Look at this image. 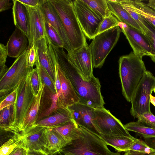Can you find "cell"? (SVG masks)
<instances>
[{
  "label": "cell",
  "instance_id": "cell-1",
  "mask_svg": "<svg viewBox=\"0 0 155 155\" xmlns=\"http://www.w3.org/2000/svg\"><path fill=\"white\" fill-rule=\"evenodd\" d=\"M48 44L51 56L70 81L80 99L79 103L94 109L104 107L105 103L98 78L83 74L70 61L63 48L56 46L50 40Z\"/></svg>",
  "mask_w": 155,
  "mask_h": 155
},
{
  "label": "cell",
  "instance_id": "cell-2",
  "mask_svg": "<svg viewBox=\"0 0 155 155\" xmlns=\"http://www.w3.org/2000/svg\"><path fill=\"white\" fill-rule=\"evenodd\" d=\"M146 71L142 59L133 51L120 57L119 73L122 93L128 102H131L134 91Z\"/></svg>",
  "mask_w": 155,
  "mask_h": 155
},
{
  "label": "cell",
  "instance_id": "cell-3",
  "mask_svg": "<svg viewBox=\"0 0 155 155\" xmlns=\"http://www.w3.org/2000/svg\"><path fill=\"white\" fill-rule=\"evenodd\" d=\"M57 12L68 39L72 50L87 45L86 36L78 21L70 0H49Z\"/></svg>",
  "mask_w": 155,
  "mask_h": 155
},
{
  "label": "cell",
  "instance_id": "cell-4",
  "mask_svg": "<svg viewBox=\"0 0 155 155\" xmlns=\"http://www.w3.org/2000/svg\"><path fill=\"white\" fill-rule=\"evenodd\" d=\"M79 127L82 131L79 138L70 141L60 152L72 155H110L112 152L99 135Z\"/></svg>",
  "mask_w": 155,
  "mask_h": 155
},
{
  "label": "cell",
  "instance_id": "cell-5",
  "mask_svg": "<svg viewBox=\"0 0 155 155\" xmlns=\"http://www.w3.org/2000/svg\"><path fill=\"white\" fill-rule=\"evenodd\" d=\"M121 31L117 26L95 36L88 46L92 57L94 68H100L112 50L117 44Z\"/></svg>",
  "mask_w": 155,
  "mask_h": 155
},
{
  "label": "cell",
  "instance_id": "cell-6",
  "mask_svg": "<svg viewBox=\"0 0 155 155\" xmlns=\"http://www.w3.org/2000/svg\"><path fill=\"white\" fill-rule=\"evenodd\" d=\"M26 49L17 58L0 80V101L15 89L33 68L28 66Z\"/></svg>",
  "mask_w": 155,
  "mask_h": 155
},
{
  "label": "cell",
  "instance_id": "cell-7",
  "mask_svg": "<svg viewBox=\"0 0 155 155\" xmlns=\"http://www.w3.org/2000/svg\"><path fill=\"white\" fill-rule=\"evenodd\" d=\"M155 87V77L147 70L137 87L131 101L130 112L138 119L143 114L151 112L150 96Z\"/></svg>",
  "mask_w": 155,
  "mask_h": 155
},
{
  "label": "cell",
  "instance_id": "cell-8",
  "mask_svg": "<svg viewBox=\"0 0 155 155\" xmlns=\"http://www.w3.org/2000/svg\"><path fill=\"white\" fill-rule=\"evenodd\" d=\"M92 118L93 123L99 134L132 137L121 121L104 107L94 109Z\"/></svg>",
  "mask_w": 155,
  "mask_h": 155
},
{
  "label": "cell",
  "instance_id": "cell-9",
  "mask_svg": "<svg viewBox=\"0 0 155 155\" xmlns=\"http://www.w3.org/2000/svg\"><path fill=\"white\" fill-rule=\"evenodd\" d=\"M30 71L16 88L17 98L14 105V126L18 132H19V128L32 105L35 96L33 94L31 84Z\"/></svg>",
  "mask_w": 155,
  "mask_h": 155
},
{
  "label": "cell",
  "instance_id": "cell-10",
  "mask_svg": "<svg viewBox=\"0 0 155 155\" xmlns=\"http://www.w3.org/2000/svg\"><path fill=\"white\" fill-rule=\"evenodd\" d=\"M72 1L78 21L83 32L89 39H93L96 35L103 18L82 0Z\"/></svg>",
  "mask_w": 155,
  "mask_h": 155
},
{
  "label": "cell",
  "instance_id": "cell-11",
  "mask_svg": "<svg viewBox=\"0 0 155 155\" xmlns=\"http://www.w3.org/2000/svg\"><path fill=\"white\" fill-rule=\"evenodd\" d=\"M119 26L135 54L142 59L144 56L151 57V45L145 35L141 32L123 23L120 22Z\"/></svg>",
  "mask_w": 155,
  "mask_h": 155
},
{
  "label": "cell",
  "instance_id": "cell-12",
  "mask_svg": "<svg viewBox=\"0 0 155 155\" xmlns=\"http://www.w3.org/2000/svg\"><path fill=\"white\" fill-rule=\"evenodd\" d=\"M25 5L28 10L30 18V34L28 48L29 50L33 43L45 37V18L40 6L31 7Z\"/></svg>",
  "mask_w": 155,
  "mask_h": 155
},
{
  "label": "cell",
  "instance_id": "cell-13",
  "mask_svg": "<svg viewBox=\"0 0 155 155\" xmlns=\"http://www.w3.org/2000/svg\"><path fill=\"white\" fill-rule=\"evenodd\" d=\"M47 128L34 125L22 131V139L20 147L26 150L45 151V131Z\"/></svg>",
  "mask_w": 155,
  "mask_h": 155
},
{
  "label": "cell",
  "instance_id": "cell-14",
  "mask_svg": "<svg viewBox=\"0 0 155 155\" xmlns=\"http://www.w3.org/2000/svg\"><path fill=\"white\" fill-rule=\"evenodd\" d=\"M68 59L74 66L81 73L87 76L93 74L92 57L87 45L68 52Z\"/></svg>",
  "mask_w": 155,
  "mask_h": 155
},
{
  "label": "cell",
  "instance_id": "cell-15",
  "mask_svg": "<svg viewBox=\"0 0 155 155\" xmlns=\"http://www.w3.org/2000/svg\"><path fill=\"white\" fill-rule=\"evenodd\" d=\"M73 119L79 127L99 135L92 122V114L94 108L87 105L78 103L68 107Z\"/></svg>",
  "mask_w": 155,
  "mask_h": 155
},
{
  "label": "cell",
  "instance_id": "cell-16",
  "mask_svg": "<svg viewBox=\"0 0 155 155\" xmlns=\"http://www.w3.org/2000/svg\"><path fill=\"white\" fill-rule=\"evenodd\" d=\"M65 108L60 103L58 94L45 85L37 121L52 115Z\"/></svg>",
  "mask_w": 155,
  "mask_h": 155
},
{
  "label": "cell",
  "instance_id": "cell-17",
  "mask_svg": "<svg viewBox=\"0 0 155 155\" xmlns=\"http://www.w3.org/2000/svg\"><path fill=\"white\" fill-rule=\"evenodd\" d=\"M40 7L45 19L50 23L61 37L64 44V48L68 52L71 51L72 49L61 20L49 0H45Z\"/></svg>",
  "mask_w": 155,
  "mask_h": 155
},
{
  "label": "cell",
  "instance_id": "cell-18",
  "mask_svg": "<svg viewBox=\"0 0 155 155\" xmlns=\"http://www.w3.org/2000/svg\"><path fill=\"white\" fill-rule=\"evenodd\" d=\"M28 39L26 35L15 27L6 45L8 56L17 58L28 48Z\"/></svg>",
  "mask_w": 155,
  "mask_h": 155
},
{
  "label": "cell",
  "instance_id": "cell-19",
  "mask_svg": "<svg viewBox=\"0 0 155 155\" xmlns=\"http://www.w3.org/2000/svg\"><path fill=\"white\" fill-rule=\"evenodd\" d=\"M12 14L15 27L23 32L28 39L30 34V18L25 6L18 0H13Z\"/></svg>",
  "mask_w": 155,
  "mask_h": 155
},
{
  "label": "cell",
  "instance_id": "cell-20",
  "mask_svg": "<svg viewBox=\"0 0 155 155\" xmlns=\"http://www.w3.org/2000/svg\"><path fill=\"white\" fill-rule=\"evenodd\" d=\"M34 44L37 48L40 64L54 82L56 64L53 62L51 57L46 37L37 41Z\"/></svg>",
  "mask_w": 155,
  "mask_h": 155
},
{
  "label": "cell",
  "instance_id": "cell-21",
  "mask_svg": "<svg viewBox=\"0 0 155 155\" xmlns=\"http://www.w3.org/2000/svg\"><path fill=\"white\" fill-rule=\"evenodd\" d=\"M124 7L136 12L155 27V10L140 0H118Z\"/></svg>",
  "mask_w": 155,
  "mask_h": 155
},
{
  "label": "cell",
  "instance_id": "cell-22",
  "mask_svg": "<svg viewBox=\"0 0 155 155\" xmlns=\"http://www.w3.org/2000/svg\"><path fill=\"white\" fill-rule=\"evenodd\" d=\"M56 68L61 83L64 104L65 107L79 103L80 99L77 95L70 81L56 63Z\"/></svg>",
  "mask_w": 155,
  "mask_h": 155
},
{
  "label": "cell",
  "instance_id": "cell-23",
  "mask_svg": "<svg viewBox=\"0 0 155 155\" xmlns=\"http://www.w3.org/2000/svg\"><path fill=\"white\" fill-rule=\"evenodd\" d=\"M107 1L111 13L120 22L142 33L141 29L136 22L117 0H107Z\"/></svg>",
  "mask_w": 155,
  "mask_h": 155
},
{
  "label": "cell",
  "instance_id": "cell-24",
  "mask_svg": "<svg viewBox=\"0 0 155 155\" xmlns=\"http://www.w3.org/2000/svg\"><path fill=\"white\" fill-rule=\"evenodd\" d=\"M45 85L44 84H41L38 94L35 96L33 102L19 128V132L33 126L37 121Z\"/></svg>",
  "mask_w": 155,
  "mask_h": 155
},
{
  "label": "cell",
  "instance_id": "cell-25",
  "mask_svg": "<svg viewBox=\"0 0 155 155\" xmlns=\"http://www.w3.org/2000/svg\"><path fill=\"white\" fill-rule=\"evenodd\" d=\"M72 119L71 113L67 107L52 115L37 121L34 125L51 128L63 124Z\"/></svg>",
  "mask_w": 155,
  "mask_h": 155
},
{
  "label": "cell",
  "instance_id": "cell-26",
  "mask_svg": "<svg viewBox=\"0 0 155 155\" xmlns=\"http://www.w3.org/2000/svg\"><path fill=\"white\" fill-rule=\"evenodd\" d=\"M99 136L107 145L110 146L117 152H126L130 150L136 138L120 136L100 134Z\"/></svg>",
  "mask_w": 155,
  "mask_h": 155
},
{
  "label": "cell",
  "instance_id": "cell-27",
  "mask_svg": "<svg viewBox=\"0 0 155 155\" xmlns=\"http://www.w3.org/2000/svg\"><path fill=\"white\" fill-rule=\"evenodd\" d=\"M50 128L70 142L79 138L82 134L80 128L73 119L63 124Z\"/></svg>",
  "mask_w": 155,
  "mask_h": 155
},
{
  "label": "cell",
  "instance_id": "cell-28",
  "mask_svg": "<svg viewBox=\"0 0 155 155\" xmlns=\"http://www.w3.org/2000/svg\"><path fill=\"white\" fill-rule=\"evenodd\" d=\"M45 134V149L52 153L60 152L70 142L50 128L46 129Z\"/></svg>",
  "mask_w": 155,
  "mask_h": 155
},
{
  "label": "cell",
  "instance_id": "cell-29",
  "mask_svg": "<svg viewBox=\"0 0 155 155\" xmlns=\"http://www.w3.org/2000/svg\"><path fill=\"white\" fill-rule=\"evenodd\" d=\"M14 105L7 107L0 110V127L2 130L14 133L18 132L14 126Z\"/></svg>",
  "mask_w": 155,
  "mask_h": 155
},
{
  "label": "cell",
  "instance_id": "cell-30",
  "mask_svg": "<svg viewBox=\"0 0 155 155\" xmlns=\"http://www.w3.org/2000/svg\"><path fill=\"white\" fill-rule=\"evenodd\" d=\"M128 131L134 132L143 139L155 138V129L147 126L137 121L131 122L124 125Z\"/></svg>",
  "mask_w": 155,
  "mask_h": 155
},
{
  "label": "cell",
  "instance_id": "cell-31",
  "mask_svg": "<svg viewBox=\"0 0 155 155\" xmlns=\"http://www.w3.org/2000/svg\"><path fill=\"white\" fill-rule=\"evenodd\" d=\"M94 11L102 18L111 13L107 0H82Z\"/></svg>",
  "mask_w": 155,
  "mask_h": 155
},
{
  "label": "cell",
  "instance_id": "cell-32",
  "mask_svg": "<svg viewBox=\"0 0 155 155\" xmlns=\"http://www.w3.org/2000/svg\"><path fill=\"white\" fill-rule=\"evenodd\" d=\"M22 139L21 134L18 132L14 133L13 136L1 147L0 155H8L16 148L20 146Z\"/></svg>",
  "mask_w": 155,
  "mask_h": 155
},
{
  "label": "cell",
  "instance_id": "cell-33",
  "mask_svg": "<svg viewBox=\"0 0 155 155\" xmlns=\"http://www.w3.org/2000/svg\"><path fill=\"white\" fill-rule=\"evenodd\" d=\"M35 65L36 68L39 72L42 83L44 84L46 86L53 92L56 93L55 87L54 82L40 64L38 54Z\"/></svg>",
  "mask_w": 155,
  "mask_h": 155
},
{
  "label": "cell",
  "instance_id": "cell-34",
  "mask_svg": "<svg viewBox=\"0 0 155 155\" xmlns=\"http://www.w3.org/2000/svg\"><path fill=\"white\" fill-rule=\"evenodd\" d=\"M46 35L55 46L64 48V44L59 35L50 23L45 19Z\"/></svg>",
  "mask_w": 155,
  "mask_h": 155
},
{
  "label": "cell",
  "instance_id": "cell-35",
  "mask_svg": "<svg viewBox=\"0 0 155 155\" xmlns=\"http://www.w3.org/2000/svg\"><path fill=\"white\" fill-rule=\"evenodd\" d=\"M120 22L112 14L103 18L98 28L96 35L113 28L119 26Z\"/></svg>",
  "mask_w": 155,
  "mask_h": 155
},
{
  "label": "cell",
  "instance_id": "cell-36",
  "mask_svg": "<svg viewBox=\"0 0 155 155\" xmlns=\"http://www.w3.org/2000/svg\"><path fill=\"white\" fill-rule=\"evenodd\" d=\"M130 150L140 152L145 154H149L155 151L142 140L136 138Z\"/></svg>",
  "mask_w": 155,
  "mask_h": 155
},
{
  "label": "cell",
  "instance_id": "cell-37",
  "mask_svg": "<svg viewBox=\"0 0 155 155\" xmlns=\"http://www.w3.org/2000/svg\"><path fill=\"white\" fill-rule=\"evenodd\" d=\"M30 76L32 90L34 94L36 96L42 83L39 73L36 68L31 69L30 72Z\"/></svg>",
  "mask_w": 155,
  "mask_h": 155
},
{
  "label": "cell",
  "instance_id": "cell-38",
  "mask_svg": "<svg viewBox=\"0 0 155 155\" xmlns=\"http://www.w3.org/2000/svg\"><path fill=\"white\" fill-rule=\"evenodd\" d=\"M146 25L148 30V36L147 38L151 45L152 50L151 60L155 62V27L145 20Z\"/></svg>",
  "mask_w": 155,
  "mask_h": 155
},
{
  "label": "cell",
  "instance_id": "cell-39",
  "mask_svg": "<svg viewBox=\"0 0 155 155\" xmlns=\"http://www.w3.org/2000/svg\"><path fill=\"white\" fill-rule=\"evenodd\" d=\"M16 88L0 101V110L9 106L14 105L17 98Z\"/></svg>",
  "mask_w": 155,
  "mask_h": 155
},
{
  "label": "cell",
  "instance_id": "cell-40",
  "mask_svg": "<svg viewBox=\"0 0 155 155\" xmlns=\"http://www.w3.org/2000/svg\"><path fill=\"white\" fill-rule=\"evenodd\" d=\"M138 121L144 124L155 129V116L151 112L145 113L137 119Z\"/></svg>",
  "mask_w": 155,
  "mask_h": 155
},
{
  "label": "cell",
  "instance_id": "cell-41",
  "mask_svg": "<svg viewBox=\"0 0 155 155\" xmlns=\"http://www.w3.org/2000/svg\"><path fill=\"white\" fill-rule=\"evenodd\" d=\"M37 54L36 47L33 43L31 47L29 50L27 56L28 66L29 68H33L35 65Z\"/></svg>",
  "mask_w": 155,
  "mask_h": 155
},
{
  "label": "cell",
  "instance_id": "cell-42",
  "mask_svg": "<svg viewBox=\"0 0 155 155\" xmlns=\"http://www.w3.org/2000/svg\"><path fill=\"white\" fill-rule=\"evenodd\" d=\"M54 85L56 93L58 96L60 102L64 107H64V104L61 89V83L58 74L56 65L55 66V74Z\"/></svg>",
  "mask_w": 155,
  "mask_h": 155
},
{
  "label": "cell",
  "instance_id": "cell-43",
  "mask_svg": "<svg viewBox=\"0 0 155 155\" xmlns=\"http://www.w3.org/2000/svg\"><path fill=\"white\" fill-rule=\"evenodd\" d=\"M8 53L6 46L0 43V66L5 65Z\"/></svg>",
  "mask_w": 155,
  "mask_h": 155
},
{
  "label": "cell",
  "instance_id": "cell-44",
  "mask_svg": "<svg viewBox=\"0 0 155 155\" xmlns=\"http://www.w3.org/2000/svg\"><path fill=\"white\" fill-rule=\"evenodd\" d=\"M24 5L31 7H36L40 6L45 0H18Z\"/></svg>",
  "mask_w": 155,
  "mask_h": 155
},
{
  "label": "cell",
  "instance_id": "cell-45",
  "mask_svg": "<svg viewBox=\"0 0 155 155\" xmlns=\"http://www.w3.org/2000/svg\"><path fill=\"white\" fill-rule=\"evenodd\" d=\"M9 0H1L0 1V12L5 11L9 9L12 5L10 2Z\"/></svg>",
  "mask_w": 155,
  "mask_h": 155
},
{
  "label": "cell",
  "instance_id": "cell-46",
  "mask_svg": "<svg viewBox=\"0 0 155 155\" xmlns=\"http://www.w3.org/2000/svg\"><path fill=\"white\" fill-rule=\"evenodd\" d=\"M8 155H26V150L20 146L16 148Z\"/></svg>",
  "mask_w": 155,
  "mask_h": 155
},
{
  "label": "cell",
  "instance_id": "cell-47",
  "mask_svg": "<svg viewBox=\"0 0 155 155\" xmlns=\"http://www.w3.org/2000/svg\"><path fill=\"white\" fill-rule=\"evenodd\" d=\"M26 150V155H48L46 151H38L34 150Z\"/></svg>",
  "mask_w": 155,
  "mask_h": 155
},
{
  "label": "cell",
  "instance_id": "cell-48",
  "mask_svg": "<svg viewBox=\"0 0 155 155\" xmlns=\"http://www.w3.org/2000/svg\"><path fill=\"white\" fill-rule=\"evenodd\" d=\"M124 155H155V151L149 154H145L140 152L129 150L125 152Z\"/></svg>",
  "mask_w": 155,
  "mask_h": 155
},
{
  "label": "cell",
  "instance_id": "cell-49",
  "mask_svg": "<svg viewBox=\"0 0 155 155\" xmlns=\"http://www.w3.org/2000/svg\"><path fill=\"white\" fill-rule=\"evenodd\" d=\"M144 141L152 148L155 149V138L145 139Z\"/></svg>",
  "mask_w": 155,
  "mask_h": 155
},
{
  "label": "cell",
  "instance_id": "cell-50",
  "mask_svg": "<svg viewBox=\"0 0 155 155\" xmlns=\"http://www.w3.org/2000/svg\"><path fill=\"white\" fill-rule=\"evenodd\" d=\"M147 4L148 6L155 10V0H149Z\"/></svg>",
  "mask_w": 155,
  "mask_h": 155
},
{
  "label": "cell",
  "instance_id": "cell-51",
  "mask_svg": "<svg viewBox=\"0 0 155 155\" xmlns=\"http://www.w3.org/2000/svg\"><path fill=\"white\" fill-rule=\"evenodd\" d=\"M150 102L155 107V97L152 94L150 96Z\"/></svg>",
  "mask_w": 155,
  "mask_h": 155
},
{
  "label": "cell",
  "instance_id": "cell-52",
  "mask_svg": "<svg viewBox=\"0 0 155 155\" xmlns=\"http://www.w3.org/2000/svg\"><path fill=\"white\" fill-rule=\"evenodd\" d=\"M110 155H121L120 152H111Z\"/></svg>",
  "mask_w": 155,
  "mask_h": 155
},
{
  "label": "cell",
  "instance_id": "cell-53",
  "mask_svg": "<svg viewBox=\"0 0 155 155\" xmlns=\"http://www.w3.org/2000/svg\"><path fill=\"white\" fill-rule=\"evenodd\" d=\"M62 153L64 154V155H72L71 154L68 153Z\"/></svg>",
  "mask_w": 155,
  "mask_h": 155
},
{
  "label": "cell",
  "instance_id": "cell-54",
  "mask_svg": "<svg viewBox=\"0 0 155 155\" xmlns=\"http://www.w3.org/2000/svg\"><path fill=\"white\" fill-rule=\"evenodd\" d=\"M59 155H64V154L61 152H59Z\"/></svg>",
  "mask_w": 155,
  "mask_h": 155
},
{
  "label": "cell",
  "instance_id": "cell-55",
  "mask_svg": "<svg viewBox=\"0 0 155 155\" xmlns=\"http://www.w3.org/2000/svg\"><path fill=\"white\" fill-rule=\"evenodd\" d=\"M153 91L155 93V87H154V88L153 89Z\"/></svg>",
  "mask_w": 155,
  "mask_h": 155
}]
</instances>
